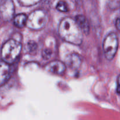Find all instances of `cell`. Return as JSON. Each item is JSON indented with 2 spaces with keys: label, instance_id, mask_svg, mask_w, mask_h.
Masks as SVG:
<instances>
[{
  "label": "cell",
  "instance_id": "6da1fadb",
  "mask_svg": "<svg viewBox=\"0 0 120 120\" xmlns=\"http://www.w3.org/2000/svg\"><path fill=\"white\" fill-rule=\"evenodd\" d=\"M60 36L66 42L80 45L83 39V34L75 19L66 17L60 21L59 26Z\"/></svg>",
  "mask_w": 120,
  "mask_h": 120
},
{
  "label": "cell",
  "instance_id": "4fadbf2b",
  "mask_svg": "<svg viewBox=\"0 0 120 120\" xmlns=\"http://www.w3.org/2000/svg\"><path fill=\"white\" fill-rule=\"evenodd\" d=\"M37 47V44L35 43V42L31 41L27 43L26 45V49L28 52L32 53L33 52H35L36 51Z\"/></svg>",
  "mask_w": 120,
  "mask_h": 120
},
{
  "label": "cell",
  "instance_id": "3957f363",
  "mask_svg": "<svg viewBox=\"0 0 120 120\" xmlns=\"http://www.w3.org/2000/svg\"><path fill=\"white\" fill-rule=\"evenodd\" d=\"M48 21V16L46 12L43 9H36L28 16L26 26L32 30H40L46 25Z\"/></svg>",
  "mask_w": 120,
  "mask_h": 120
},
{
  "label": "cell",
  "instance_id": "5b68a950",
  "mask_svg": "<svg viewBox=\"0 0 120 120\" xmlns=\"http://www.w3.org/2000/svg\"><path fill=\"white\" fill-rule=\"evenodd\" d=\"M15 5L11 0H3L0 2V18L5 22L14 18Z\"/></svg>",
  "mask_w": 120,
  "mask_h": 120
},
{
  "label": "cell",
  "instance_id": "8992f818",
  "mask_svg": "<svg viewBox=\"0 0 120 120\" xmlns=\"http://www.w3.org/2000/svg\"><path fill=\"white\" fill-rule=\"evenodd\" d=\"M82 63V57L79 54L73 53L67 55L64 59L66 66L72 70H79Z\"/></svg>",
  "mask_w": 120,
  "mask_h": 120
},
{
  "label": "cell",
  "instance_id": "30bf717a",
  "mask_svg": "<svg viewBox=\"0 0 120 120\" xmlns=\"http://www.w3.org/2000/svg\"><path fill=\"white\" fill-rule=\"evenodd\" d=\"M28 16L25 14H19L14 18V24L18 28H22L26 25Z\"/></svg>",
  "mask_w": 120,
  "mask_h": 120
},
{
  "label": "cell",
  "instance_id": "7a4b0ae2",
  "mask_svg": "<svg viewBox=\"0 0 120 120\" xmlns=\"http://www.w3.org/2000/svg\"><path fill=\"white\" fill-rule=\"evenodd\" d=\"M21 43L15 39H10L3 45L1 49V59L11 64L14 63L21 54Z\"/></svg>",
  "mask_w": 120,
  "mask_h": 120
},
{
  "label": "cell",
  "instance_id": "2e32d148",
  "mask_svg": "<svg viewBox=\"0 0 120 120\" xmlns=\"http://www.w3.org/2000/svg\"><path fill=\"white\" fill-rule=\"evenodd\" d=\"M116 26L117 29L120 30V18H117L116 22Z\"/></svg>",
  "mask_w": 120,
  "mask_h": 120
},
{
  "label": "cell",
  "instance_id": "ba28073f",
  "mask_svg": "<svg viewBox=\"0 0 120 120\" xmlns=\"http://www.w3.org/2000/svg\"><path fill=\"white\" fill-rule=\"evenodd\" d=\"M11 76L10 64L3 60H0V86L4 85Z\"/></svg>",
  "mask_w": 120,
  "mask_h": 120
},
{
  "label": "cell",
  "instance_id": "52a82bcc",
  "mask_svg": "<svg viewBox=\"0 0 120 120\" xmlns=\"http://www.w3.org/2000/svg\"><path fill=\"white\" fill-rule=\"evenodd\" d=\"M46 70L56 75H62L64 73L66 66L63 62L59 60H53L48 63L45 67Z\"/></svg>",
  "mask_w": 120,
  "mask_h": 120
},
{
  "label": "cell",
  "instance_id": "5bb4252c",
  "mask_svg": "<svg viewBox=\"0 0 120 120\" xmlns=\"http://www.w3.org/2000/svg\"><path fill=\"white\" fill-rule=\"evenodd\" d=\"M18 2L21 6H23V7H30V6L34 5L39 3V2H40V1H35V0L25 1V0H21V1H18Z\"/></svg>",
  "mask_w": 120,
  "mask_h": 120
},
{
  "label": "cell",
  "instance_id": "277c9868",
  "mask_svg": "<svg viewBox=\"0 0 120 120\" xmlns=\"http://www.w3.org/2000/svg\"><path fill=\"white\" fill-rule=\"evenodd\" d=\"M118 48V38L115 33L109 34L104 39L103 48L105 57L109 60L114 59Z\"/></svg>",
  "mask_w": 120,
  "mask_h": 120
},
{
  "label": "cell",
  "instance_id": "9a60e30c",
  "mask_svg": "<svg viewBox=\"0 0 120 120\" xmlns=\"http://www.w3.org/2000/svg\"><path fill=\"white\" fill-rule=\"evenodd\" d=\"M117 91L118 94H120V75H119L117 78Z\"/></svg>",
  "mask_w": 120,
  "mask_h": 120
},
{
  "label": "cell",
  "instance_id": "8fae6325",
  "mask_svg": "<svg viewBox=\"0 0 120 120\" xmlns=\"http://www.w3.org/2000/svg\"><path fill=\"white\" fill-rule=\"evenodd\" d=\"M53 53V50L50 49V47L45 46L42 50V56L45 59L49 60L52 57Z\"/></svg>",
  "mask_w": 120,
  "mask_h": 120
},
{
  "label": "cell",
  "instance_id": "7c38bea8",
  "mask_svg": "<svg viewBox=\"0 0 120 120\" xmlns=\"http://www.w3.org/2000/svg\"><path fill=\"white\" fill-rule=\"evenodd\" d=\"M56 9L59 11L62 12H66L69 11V7H68V4L66 2L64 1H60L58 2L56 5Z\"/></svg>",
  "mask_w": 120,
  "mask_h": 120
},
{
  "label": "cell",
  "instance_id": "9c48e42d",
  "mask_svg": "<svg viewBox=\"0 0 120 120\" xmlns=\"http://www.w3.org/2000/svg\"><path fill=\"white\" fill-rule=\"evenodd\" d=\"M75 20L83 34L87 35L90 30V26L86 18L83 15H77L75 17Z\"/></svg>",
  "mask_w": 120,
  "mask_h": 120
}]
</instances>
